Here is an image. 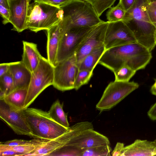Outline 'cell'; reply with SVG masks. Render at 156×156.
<instances>
[{
	"instance_id": "11",
	"label": "cell",
	"mask_w": 156,
	"mask_h": 156,
	"mask_svg": "<svg viewBox=\"0 0 156 156\" xmlns=\"http://www.w3.org/2000/svg\"><path fill=\"white\" fill-rule=\"evenodd\" d=\"M109 23L103 21L94 26L83 41L75 54L78 66L89 53L104 45L105 34Z\"/></svg>"
},
{
	"instance_id": "10",
	"label": "cell",
	"mask_w": 156,
	"mask_h": 156,
	"mask_svg": "<svg viewBox=\"0 0 156 156\" xmlns=\"http://www.w3.org/2000/svg\"><path fill=\"white\" fill-rule=\"evenodd\" d=\"M135 42H137L133 32L123 21L109 23L104 43L106 50Z\"/></svg>"
},
{
	"instance_id": "32",
	"label": "cell",
	"mask_w": 156,
	"mask_h": 156,
	"mask_svg": "<svg viewBox=\"0 0 156 156\" xmlns=\"http://www.w3.org/2000/svg\"><path fill=\"white\" fill-rule=\"evenodd\" d=\"M147 10L151 20L156 28V6L149 2Z\"/></svg>"
},
{
	"instance_id": "18",
	"label": "cell",
	"mask_w": 156,
	"mask_h": 156,
	"mask_svg": "<svg viewBox=\"0 0 156 156\" xmlns=\"http://www.w3.org/2000/svg\"><path fill=\"white\" fill-rule=\"evenodd\" d=\"M23 43V52L21 61L32 73L37 67L43 56L36 44L24 41Z\"/></svg>"
},
{
	"instance_id": "35",
	"label": "cell",
	"mask_w": 156,
	"mask_h": 156,
	"mask_svg": "<svg viewBox=\"0 0 156 156\" xmlns=\"http://www.w3.org/2000/svg\"><path fill=\"white\" fill-rule=\"evenodd\" d=\"M147 114L151 120L153 121L156 120V102L151 107Z\"/></svg>"
},
{
	"instance_id": "4",
	"label": "cell",
	"mask_w": 156,
	"mask_h": 156,
	"mask_svg": "<svg viewBox=\"0 0 156 156\" xmlns=\"http://www.w3.org/2000/svg\"><path fill=\"white\" fill-rule=\"evenodd\" d=\"M63 16L61 8L35 0L29 5L27 29L35 33L47 30L60 22Z\"/></svg>"
},
{
	"instance_id": "8",
	"label": "cell",
	"mask_w": 156,
	"mask_h": 156,
	"mask_svg": "<svg viewBox=\"0 0 156 156\" xmlns=\"http://www.w3.org/2000/svg\"><path fill=\"white\" fill-rule=\"evenodd\" d=\"M79 70L75 54L57 63L54 68L52 85L62 91L74 89L75 81Z\"/></svg>"
},
{
	"instance_id": "6",
	"label": "cell",
	"mask_w": 156,
	"mask_h": 156,
	"mask_svg": "<svg viewBox=\"0 0 156 156\" xmlns=\"http://www.w3.org/2000/svg\"><path fill=\"white\" fill-rule=\"evenodd\" d=\"M139 86L137 83L115 80L107 86L96 108L102 112L114 107Z\"/></svg>"
},
{
	"instance_id": "17",
	"label": "cell",
	"mask_w": 156,
	"mask_h": 156,
	"mask_svg": "<svg viewBox=\"0 0 156 156\" xmlns=\"http://www.w3.org/2000/svg\"><path fill=\"white\" fill-rule=\"evenodd\" d=\"M10 70L13 79L14 90L28 87L31 72L21 61L10 62Z\"/></svg>"
},
{
	"instance_id": "7",
	"label": "cell",
	"mask_w": 156,
	"mask_h": 156,
	"mask_svg": "<svg viewBox=\"0 0 156 156\" xmlns=\"http://www.w3.org/2000/svg\"><path fill=\"white\" fill-rule=\"evenodd\" d=\"M137 55L135 47L132 43L105 50L98 63L114 72L123 66L134 61Z\"/></svg>"
},
{
	"instance_id": "23",
	"label": "cell",
	"mask_w": 156,
	"mask_h": 156,
	"mask_svg": "<svg viewBox=\"0 0 156 156\" xmlns=\"http://www.w3.org/2000/svg\"><path fill=\"white\" fill-rule=\"evenodd\" d=\"M126 12L119 2L115 6L111 7L106 13L107 21L113 22L122 21Z\"/></svg>"
},
{
	"instance_id": "19",
	"label": "cell",
	"mask_w": 156,
	"mask_h": 156,
	"mask_svg": "<svg viewBox=\"0 0 156 156\" xmlns=\"http://www.w3.org/2000/svg\"><path fill=\"white\" fill-rule=\"evenodd\" d=\"M28 88L16 89L8 94L3 99L12 108L18 110L23 109Z\"/></svg>"
},
{
	"instance_id": "2",
	"label": "cell",
	"mask_w": 156,
	"mask_h": 156,
	"mask_svg": "<svg viewBox=\"0 0 156 156\" xmlns=\"http://www.w3.org/2000/svg\"><path fill=\"white\" fill-rule=\"evenodd\" d=\"M61 8L64 12L62 34L72 27H92L103 21L92 5L83 0H71Z\"/></svg>"
},
{
	"instance_id": "41",
	"label": "cell",
	"mask_w": 156,
	"mask_h": 156,
	"mask_svg": "<svg viewBox=\"0 0 156 156\" xmlns=\"http://www.w3.org/2000/svg\"><path fill=\"white\" fill-rule=\"evenodd\" d=\"M154 141L156 142V138H155V140Z\"/></svg>"
},
{
	"instance_id": "15",
	"label": "cell",
	"mask_w": 156,
	"mask_h": 156,
	"mask_svg": "<svg viewBox=\"0 0 156 156\" xmlns=\"http://www.w3.org/2000/svg\"><path fill=\"white\" fill-rule=\"evenodd\" d=\"M156 156V142L136 139L124 147L122 156Z\"/></svg>"
},
{
	"instance_id": "9",
	"label": "cell",
	"mask_w": 156,
	"mask_h": 156,
	"mask_svg": "<svg viewBox=\"0 0 156 156\" xmlns=\"http://www.w3.org/2000/svg\"><path fill=\"white\" fill-rule=\"evenodd\" d=\"M94 26L73 27L63 33L61 35L58 48L57 64L75 54L83 41Z\"/></svg>"
},
{
	"instance_id": "28",
	"label": "cell",
	"mask_w": 156,
	"mask_h": 156,
	"mask_svg": "<svg viewBox=\"0 0 156 156\" xmlns=\"http://www.w3.org/2000/svg\"><path fill=\"white\" fill-rule=\"evenodd\" d=\"M40 145H26L15 147H9L13 150L22 154L23 156H26L27 154L34 151Z\"/></svg>"
},
{
	"instance_id": "22",
	"label": "cell",
	"mask_w": 156,
	"mask_h": 156,
	"mask_svg": "<svg viewBox=\"0 0 156 156\" xmlns=\"http://www.w3.org/2000/svg\"><path fill=\"white\" fill-rule=\"evenodd\" d=\"M110 146L105 145L82 149L80 156H111L112 149Z\"/></svg>"
},
{
	"instance_id": "40",
	"label": "cell",
	"mask_w": 156,
	"mask_h": 156,
	"mask_svg": "<svg viewBox=\"0 0 156 156\" xmlns=\"http://www.w3.org/2000/svg\"><path fill=\"white\" fill-rule=\"evenodd\" d=\"M155 41H156V32H155Z\"/></svg>"
},
{
	"instance_id": "3",
	"label": "cell",
	"mask_w": 156,
	"mask_h": 156,
	"mask_svg": "<svg viewBox=\"0 0 156 156\" xmlns=\"http://www.w3.org/2000/svg\"><path fill=\"white\" fill-rule=\"evenodd\" d=\"M23 111L32 137L35 139L51 140L62 135L68 129L55 121L48 112L29 108L23 109Z\"/></svg>"
},
{
	"instance_id": "21",
	"label": "cell",
	"mask_w": 156,
	"mask_h": 156,
	"mask_svg": "<svg viewBox=\"0 0 156 156\" xmlns=\"http://www.w3.org/2000/svg\"><path fill=\"white\" fill-rule=\"evenodd\" d=\"M63 105V103L61 104L57 100L52 104L48 112L51 117L56 122L68 128L69 124L67 119V113L64 112Z\"/></svg>"
},
{
	"instance_id": "39",
	"label": "cell",
	"mask_w": 156,
	"mask_h": 156,
	"mask_svg": "<svg viewBox=\"0 0 156 156\" xmlns=\"http://www.w3.org/2000/svg\"><path fill=\"white\" fill-rule=\"evenodd\" d=\"M151 2L154 5L156 6V0Z\"/></svg>"
},
{
	"instance_id": "24",
	"label": "cell",
	"mask_w": 156,
	"mask_h": 156,
	"mask_svg": "<svg viewBox=\"0 0 156 156\" xmlns=\"http://www.w3.org/2000/svg\"><path fill=\"white\" fill-rule=\"evenodd\" d=\"M136 72L128 66L124 65L113 72L115 76V80L128 82Z\"/></svg>"
},
{
	"instance_id": "5",
	"label": "cell",
	"mask_w": 156,
	"mask_h": 156,
	"mask_svg": "<svg viewBox=\"0 0 156 156\" xmlns=\"http://www.w3.org/2000/svg\"><path fill=\"white\" fill-rule=\"evenodd\" d=\"M54 68L47 59L42 57L37 67L31 73L23 109L28 108L44 90L52 85Z\"/></svg>"
},
{
	"instance_id": "14",
	"label": "cell",
	"mask_w": 156,
	"mask_h": 156,
	"mask_svg": "<svg viewBox=\"0 0 156 156\" xmlns=\"http://www.w3.org/2000/svg\"><path fill=\"white\" fill-rule=\"evenodd\" d=\"M105 145H111L108 137L94 129H89L82 132L66 146L82 149Z\"/></svg>"
},
{
	"instance_id": "25",
	"label": "cell",
	"mask_w": 156,
	"mask_h": 156,
	"mask_svg": "<svg viewBox=\"0 0 156 156\" xmlns=\"http://www.w3.org/2000/svg\"><path fill=\"white\" fill-rule=\"evenodd\" d=\"M90 4L100 17L107 9L110 8L116 0H83Z\"/></svg>"
},
{
	"instance_id": "13",
	"label": "cell",
	"mask_w": 156,
	"mask_h": 156,
	"mask_svg": "<svg viewBox=\"0 0 156 156\" xmlns=\"http://www.w3.org/2000/svg\"><path fill=\"white\" fill-rule=\"evenodd\" d=\"M32 0H9L12 30L20 33L27 29L28 13Z\"/></svg>"
},
{
	"instance_id": "12",
	"label": "cell",
	"mask_w": 156,
	"mask_h": 156,
	"mask_svg": "<svg viewBox=\"0 0 156 156\" xmlns=\"http://www.w3.org/2000/svg\"><path fill=\"white\" fill-rule=\"evenodd\" d=\"M0 117L16 134L32 137L23 109H14L7 104L3 99H0Z\"/></svg>"
},
{
	"instance_id": "33",
	"label": "cell",
	"mask_w": 156,
	"mask_h": 156,
	"mask_svg": "<svg viewBox=\"0 0 156 156\" xmlns=\"http://www.w3.org/2000/svg\"><path fill=\"white\" fill-rule=\"evenodd\" d=\"M124 147L123 143L117 142L113 150L111 152V155L112 156H122Z\"/></svg>"
},
{
	"instance_id": "34",
	"label": "cell",
	"mask_w": 156,
	"mask_h": 156,
	"mask_svg": "<svg viewBox=\"0 0 156 156\" xmlns=\"http://www.w3.org/2000/svg\"><path fill=\"white\" fill-rule=\"evenodd\" d=\"M136 0H119V3L126 12L133 5Z\"/></svg>"
},
{
	"instance_id": "31",
	"label": "cell",
	"mask_w": 156,
	"mask_h": 156,
	"mask_svg": "<svg viewBox=\"0 0 156 156\" xmlns=\"http://www.w3.org/2000/svg\"><path fill=\"white\" fill-rule=\"evenodd\" d=\"M0 13L1 16L3 19V23L5 25L9 23L10 16L9 9L0 5Z\"/></svg>"
},
{
	"instance_id": "16",
	"label": "cell",
	"mask_w": 156,
	"mask_h": 156,
	"mask_svg": "<svg viewBox=\"0 0 156 156\" xmlns=\"http://www.w3.org/2000/svg\"><path fill=\"white\" fill-rule=\"evenodd\" d=\"M62 21L46 30L47 59L54 67L57 64V53L61 35Z\"/></svg>"
},
{
	"instance_id": "27",
	"label": "cell",
	"mask_w": 156,
	"mask_h": 156,
	"mask_svg": "<svg viewBox=\"0 0 156 156\" xmlns=\"http://www.w3.org/2000/svg\"><path fill=\"white\" fill-rule=\"evenodd\" d=\"M14 90L13 79L9 70L0 77V90L4 92L7 95Z\"/></svg>"
},
{
	"instance_id": "1",
	"label": "cell",
	"mask_w": 156,
	"mask_h": 156,
	"mask_svg": "<svg viewBox=\"0 0 156 156\" xmlns=\"http://www.w3.org/2000/svg\"><path fill=\"white\" fill-rule=\"evenodd\" d=\"M148 0H136L125 14L122 21L133 32L136 42L151 51L155 47L156 28L147 10Z\"/></svg>"
},
{
	"instance_id": "26",
	"label": "cell",
	"mask_w": 156,
	"mask_h": 156,
	"mask_svg": "<svg viewBox=\"0 0 156 156\" xmlns=\"http://www.w3.org/2000/svg\"><path fill=\"white\" fill-rule=\"evenodd\" d=\"M93 74V71L79 70L75 81L74 89L77 90L83 85L88 83Z\"/></svg>"
},
{
	"instance_id": "36",
	"label": "cell",
	"mask_w": 156,
	"mask_h": 156,
	"mask_svg": "<svg viewBox=\"0 0 156 156\" xmlns=\"http://www.w3.org/2000/svg\"><path fill=\"white\" fill-rule=\"evenodd\" d=\"M10 62L3 63L0 64V77L7 73L10 70Z\"/></svg>"
},
{
	"instance_id": "29",
	"label": "cell",
	"mask_w": 156,
	"mask_h": 156,
	"mask_svg": "<svg viewBox=\"0 0 156 156\" xmlns=\"http://www.w3.org/2000/svg\"><path fill=\"white\" fill-rule=\"evenodd\" d=\"M0 156H23V154L11 149L7 146L0 144Z\"/></svg>"
},
{
	"instance_id": "20",
	"label": "cell",
	"mask_w": 156,
	"mask_h": 156,
	"mask_svg": "<svg viewBox=\"0 0 156 156\" xmlns=\"http://www.w3.org/2000/svg\"><path fill=\"white\" fill-rule=\"evenodd\" d=\"M104 45L98 48L88 54L78 65L79 70L93 71L105 50Z\"/></svg>"
},
{
	"instance_id": "37",
	"label": "cell",
	"mask_w": 156,
	"mask_h": 156,
	"mask_svg": "<svg viewBox=\"0 0 156 156\" xmlns=\"http://www.w3.org/2000/svg\"><path fill=\"white\" fill-rule=\"evenodd\" d=\"M154 80L155 82L151 87L150 91L152 94L156 96V78Z\"/></svg>"
},
{
	"instance_id": "38",
	"label": "cell",
	"mask_w": 156,
	"mask_h": 156,
	"mask_svg": "<svg viewBox=\"0 0 156 156\" xmlns=\"http://www.w3.org/2000/svg\"><path fill=\"white\" fill-rule=\"evenodd\" d=\"M0 5L9 9V0H0Z\"/></svg>"
},
{
	"instance_id": "30",
	"label": "cell",
	"mask_w": 156,
	"mask_h": 156,
	"mask_svg": "<svg viewBox=\"0 0 156 156\" xmlns=\"http://www.w3.org/2000/svg\"><path fill=\"white\" fill-rule=\"evenodd\" d=\"M52 6L61 8L71 0H36Z\"/></svg>"
}]
</instances>
